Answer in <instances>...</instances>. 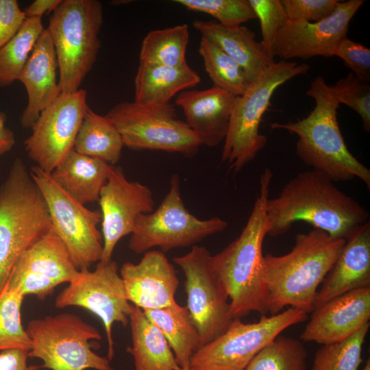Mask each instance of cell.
<instances>
[{
    "label": "cell",
    "instance_id": "cell-39",
    "mask_svg": "<svg viewBox=\"0 0 370 370\" xmlns=\"http://www.w3.org/2000/svg\"><path fill=\"white\" fill-rule=\"evenodd\" d=\"M288 19L317 22L328 17L338 0H281Z\"/></svg>",
    "mask_w": 370,
    "mask_h": 370
},
{
    "label": "cell",
    "instance_id": "cell-4",
    "mask_svg": "<svg viewBox=\"0 0 370 370\" xmlns=\"http://www.w3.org/2000/svg\"><path fill=\"white\" fill-rule=\"evenodd\" d=\"M315 106L305 118L286 123H273L272 129L288 131L298 136L296 153L306 165L332 182L357 177L370 188V170L348 149L337 120L340 103L331 86L321 76L316 77L306 91Z\"/></svg>",
    "mask_w": 370,
    "mask_h": 370
},
{
    "label": "cell",
    "instance_id": "cell-30",
    "mask_svg": "<svg viewBox=\"0 0 370 370\" xmlns=\"http://www.w3.org/2000/svg\"><path fill=\"white\" fill-rule=\"evenodd\" d=\"M188 42L189 29L185 23L151 30L142 41L139 64L171 66L186 64Z\"/></svg>",
    "mask_w": 370,
    "mask_h": 370
},
{
    "label": "cell",
    "instance_id": "cell-18",
    "mask_svg": "<svg viewBox=\"0 0 370 370\" xmlns=\"http://www.w3.org/2000/svg\"><path fill=\"white\" fill-rule=\"evenodd\" d=\"M364 2L339 1L328 17L317 22L288 19L278 34L273 56L285 61L334 56L337 46L347 36L349 22Z\"/></svg>",
    "mask_w": 370,
    "mask_h": 370
},
{
    "label": "cell",
    "instance_id": "cell-17",
    "mask_svg": "<svg viewBox=\"0 0 370 370\" xmlns=\"http://www.w3.org/2000/svg\"><path fill=\"white\" fill-rule=\"evenodd\" d=\"M65 246L53 229L19 257L5 285L23 295L44 300L55 288L78 274Z\"/></svg>",
    "mask_w": 370,
    "mask_h": 370
},
{
    "label": "cell",
    "instance_id": "cell-42",
    "mask_svg": "<svg viewBox=\"0 0 370 370\" xmlns=\"http://www.w3.org/2000/svg\"><path fill=\"white\" fill-rule=\"evenodd\" d=\"M29 352L21 349L0 351V370H27Z\"/></svg>",
    "mask_w": 370,
    "mask_h": 370
},
{
    "label": "cell",
    "instance_id": "cell-45",
    "mask_svg": "<svg viewBox=\"0 0 370 370\" xmlns=\"http://www.w3.org/2000/svg\"><path fill=\"white\" fill-rule=\"evenodd\" d=\"M362 370H370V359L368 358Z\"/></svg>",
    "mask_w": 370,
    "mask_h": 370
},
{
    "label": "cell",
    "instance_id": "cell-37",
    "mask_svg": "<svg viewBox=\"0 0 370 370\" xmlns=\"http://www.w3.org/2000/svg\"><path fill=\"white\" fill-rule=\"evenodd\" d=\"M339 103L345 104L360 116L363 130L370 131V85L352 73L331 86Z\"/></svg>",
    "mask_w": 370,
    "mask_h": 370
},
{
    "label": "cell",
    "instance_id": "cell-3",
    "mask_svg": "<svg viewBox=\"0 0 370 370\" xmlns=\"http://www.w3.org/2000/svg\"><path fill=\"white\" fill-rule=\"evenodd\" d=\"M272 177L271 169L266 168L260 175L259 193L241 234L212 256L213 269L230 299L233 319L251 312L268 313L262 245L269 229L266 206Z\"/></svg>",
    "mask_w": 370,
    "mask_h": 370
},
{
    "label": "cell",
    "instance_id": "cell-43",
    "mask_svg": "<svg viewBox=\"0 0 370 370\" xmlns=\"http://www.w3.org/2000/svg\"><path fill=\"white\" fill-rule=\"evenodd\" d=\"M62 0H35L23 12L26 18H41L43 14L53 12Z\"/></svg>",
    "mask_w": 370,
    "mask_h": 370
},
{
    "label": "cell",
    "instance_id": "cell-26",
    "mask_svg": "<svg viewBox=\"0 0 370 370\" xmlns=\"http://www.w3.org/2000/svg\"><path fill=\"white\" fill-rule=\"evenodd\" d=\"M200 81L188 64L177 66L139 64L134 79V101L167 104L175 95L196 86Z\"/></svg>",
    "mask_w": 370,
    "mask_h": 370
},
{
    "label": "cell",
    "instance_id": "cell-13",
    "mask_svg": "<svg viewBox=\"0 0 370 370\" xmlns=\"http://www.w3.org/2000/svg\"><path fill=\"white\" fill-rule=\"evenodd\" d=\"M212 256L205 247L193 245L187 254L173 259L184 275L186 308L201 346L225 332L234 319L227 294L213 269Z\"/></svg>",
    "mask_w": 370,
    "mask_h": 370
},
{
    "label": "cell",
    "instance_id": "cell-29",
    "mask_svg": "<svg viewBox=\"0 0 370 370\" xmlns=\"http://www.w3.org/2000/svg\"><path fill=\"white\" fill-rule=\"evenodd\" d=\"M123 147L122 137L112 121L107 115L101 116L88 108L73 149L114 166L120 160Z\"/></svg>",
    "mask_w": 370,
    "mask_h": 370
},
{
    "label": "cell",
    "instance_id": "cell-8",
    "mask_svg": "<svg viewBox=\"0 0 370 370\" xmlns=\"http://www.w3.org/2000/svg\"><path fill=\"white\" fill-rule=\"evenodd\" d=\"M32 341L29 356L41 359L51 370H115L108 358L95 353L90 341L101 336L79 316L62 313L31 320L26 328Z\"/></svg>",
    "mask_w": 370,
    "mask_h": 370
},
{
    "label": "cell",
    "instance_id": "cell-36",
    "mask_svg": "<svg viewBox=\"0 0 370 370\" xmlns=\"http://www.w3.org/2000/svg\"><path fill=\"white\" fill-rule=\"evenodd\" d=\"M175 3L192 11L210 15L217 23L234 27L256 19L248 0H175Z\"/></svg>",
    "mask_w": 370,
    "mask_h": 370
},
{
    "label": "cell",
    "instance_id": "cell-7",
    "mask_svg": "<svg viewBox=\"0 0 370 370\" xmlns=\"http://www.w3.org/2000/svg\"><path fill=\"white\" fill-rule=\"evenodd\" d=\"M309 69L295 61L275 62L236 97L221 154V162H228L230 171H241L264 147L267 138L260 133V125L275 90Z\"/></svg>",
    "mask_w": 370,
    "mask_h": 370
},
{
    "label": "cell",
    "instance_id": "cell-22",
    "mask_svg": "<svg viewBox=\"0 0 370 370\" xmlns=\"http://www.w3.org/2000/svg\"><path fill=\"white\" fill-rule=\"evenodd\" d=\"M236 96L216 86L180 92L175 104L202 145L213 147L225 138Z\"/></svg>",
    "mask_w": 370,
    "mask_h": 370
},
{
    "label": "cell",
    "instance_id": "cell-2",
    "mask_svg": "<svg viewBox=\"0 0 370 370\" xmlns=\"http://www.w3.org/2000/svg\"><path fill=\"white\" fill-rule=\"evenodd\" d=\"M345 243L319 229L299 233L293 249L282 256H264L263 279L268 312L275 314L286 306L310 313L318 287L332 267Z\"/></svg>",
    "mask_w": 370,
    "mask_h": 370
},
{
    "label": "cell",
    "instance_id": "cell-38",
    "mask_svg": "<svg viewBox=\"0 0 370 370\" xmlns=\"http://www.w3.org/2000/svg\"><path fill=\"white\" fill-rule=\"evenodd\" d=\"M248 1L260 23V43L265 53L274 59L273 49L278 34L288 19L281 0Z\"/></svg>",
    "mask_w": 370,
    "mask_h": 370
},
{
    "label": "cell",
    "instance_id": "cell-14",
    "mask_svg": "<svg viewBox=\"0 0 370 370\" xmlns=\"http://www.w3.org/2000/svg\"><path fill=\"white\" fill-rule=\"evenodd\" d=\"M56 299L58 308L69 306L84 308L103 322L108 341V358L114 356L112 326L129 323L132 305L127 299L123 280L114 260L99 261L93 271H79Z\"/></svg>",
    "mask_w": 370,
    "mask_h": 370
},
{
    "label": "cell",
    "instance_id": "cell-20",
    "mask_svg": "<svg viewBox=\"0 0 370 370\" xmlns=\"http://www.w3.org/2000/svg\"><path fill=\"white\" fill-rule=\"evenodd\" d=\"M120 276L127 300L143 310L176 302L179 280L173 265L162 251H147L136 264L125 262Z\"/></svg>",
    "mask_w": 370,
    "mask_h": 370
},
{
    "label": "cell",
    "instance_id": "cell-15",
    "mask_svg": "<svg viewBox=\"0 0 370 370\" xmlns=\"http://www.w3.org/2000/svg\"><path fill=\"white\" fill-rule=\"evenodd\" d=\"M86 90L62 92L39 115L25 140L29 158L47 173L73 149L84 114L89 108Z\"/></svg>",
    "mask_w": 370,
    "mask_h": 370
},
{
    "label": "cell",
    "instance_id": "cell-40",
    "mask_svg": "<svg viewBox=\"0 0 370 370\" xmlns=\"http://www.w3.org/2000/svg\"><path fill=\"white\" fill-rule=\"evenodd\" d=\"M334 56L341 58L352 73L359 79L370 81V50L347 36L338 44Z\"/></svg>",
    "mask_w": 370,
    "mask_h": 370
},
{
    "label": "cell",
    "instance_id": "cell-41",
    "mask_svg": "<svg viewBox=\"0 0 370 370\" xmlns=\"http://www.w3.org/2000/svg\"><path fill=\"white\" fill-rule=\"evenodd\" d=\"M25 18L16 0H0V49L16 35Z\"/></svg>",
    "mask_w": 370,
    "mask_h": 370
},
{
    "label": "cell",
    "instance_id": "cell-46",
    "mask_svg": "<svg viewBox=\"0 0 370 370\" xmlns=\"http://www.w3.org/2000/svg\"><path fill=\"white\" fill-rule=\"evenodd\" d=\"M27 370H38V367L36 366H30L27 367Z\"/></svg>",
    "mask_w": 370,
    "mask_h": 370
},
{
    "label": "cell",
    "instance_id": "cell-10",
    "mask_svg": "<svg viewBox=\"0 0 370 370\" xmlns=\"http://www.w3.org/2000/svg\"><path fill=\"white\" fill-rule=\"evenodd\" d=\"M118 129L124 146L132 150H158L195 156L202 145L175 107L122 101L106 114Z\"/></svg>",
    "mask_w": 370,
    "mask_h": 370
},
{
    "label": "cell",
    "instance_id": "cell-34",
    "mask_svg": "<svg viewBox=\"0 0 370 370\" xmlns=\"http://www.w3.org/2000/svg\"><path fill=\"white\" fill-rule=\"evenodd\" d=\"M369 325L343 341L322 345L316 352L311 370H358Z\"/></svg>",
    "mask_w": 370,
    "mask_h": 370
},
{
    "label": "cell",
    "instance_id": "cell-5",
    "mask_svg": "<svg viewBox=\"0 0 370 370\" xmlns=\"http://www.w3.org/2000/svg\"><path fill=\"white\" fill-rule=\"evenodd\" d=\"M51 230L42 194L16 158L0 186V292L22 254Z\"/></svg>",
    "mask_w": 370,
    "mask_h": 370
},
{
    "label": "cell",
    "instance_id": "cell-21",
    "mask_svg": "<svg viewBox=\"0 0 370 370\" xmlns=\"http://www.w3.org/2000/svg\"><path fill=\"white\" fill-rule=\"evenodd\" d=\"M58 71L55 48L48 30L45 29L18 78L28 98L20 119L23 128H32L40 113L62 93Z\"/></svg>",
    "mask_w": 370,
    "mask_h": 370
},
{
    "label": "cell",
    "instance_id": "cell-31",
    "mask_svg": "<svg viewBox=\"0 0 370 370\" xmlns=\"http://www.w3.org/2000/svg\"><path fill=\"white\" fill-rule=\"evenodd\" d=\"M44 30L41 18H26L16 35L0 49V88L18 80Z\"/></svg>",
    "mask_w": 370,
    "mask_h": 370
},
{
    "label": "cell",
    "instance_id": "cell-6",
    "mask_svg": "<svg viewBox=\"0 0 370 370\" xmlns=\"http://www.w3.org/2000/svg\"><path fill=\"white\" fill-rule=\"evenodd\" d=\"M103 21V6L97 0H62L52 12L47 29L56 51L62 92L80 89L92 69Z\"/></svg>",
    "mask_w": 370,
    "mask_h": 370
},
{
    "label": "cell",
    "instance_id": "cell-16",
    "mask_svg": "<svg viewBox=\"0 0 370 370\" xmlns=\"http://www.w3.org/2000/svg\"><path fill=\"white\" fill-rule=\"evenodd\" d=\"M98 202L103 236L100 261L107 262L112 260L118 242L132 234L138 218L153 210L154 200L147 185L130 181L121 166H111Z\"/></svg>",
    "mask_w": 370,
    "mask_h": 370
},
{
    "label": "cell",
    "instance_id": "cell-12",
    "mask_svg": "<svg viewBox=\"0 0 370 370\" xmlns=\"http://www.w3.org/2000/svg\"><path fill=\"white\" fill-rule=\"evenodd\" d=\"M45 200L51 226L79 270L89 269L101 259L103 236L98 225L101 213L92 210L67 194L37 166L29 171Z\"/></svg>",
    "mask_w": 370,
    "mask_h": 370
},
{
    "label": "cell",
    "instance_id": "cell-9",
    "mask_svg": "<svg viewBox=\"0 0 370 370\" xmlns=\"http://www.w3.org/2000/svg\"><path fill=\"white\" fill-rule=\"evenodd\" d=\"M169 184V191L158 207L137 220L128 243L133 252L144 254L154 247L165 252L193 246L227 227V222L219 217L200 219L186 209L177 174L171 176Z\"/></svg>",
    "mask_w": 370,
    "mask_h": 370
},
{
    "label": "cell",
    "instance_id": "cell-33",
    "mask_svg": "<svg viewBox=\"0 0 370 370\" xmlns=\"http://www.w3.org/2000/svg\"><path fill=\"white\" fill-rule=\"evenodd\" d=\"M307 358L300 341L279 335L254 357L245 370H306Z\"/></svg>",
    "mask_w": 370,
    "mask_h": 370
},
{
    "label": "cell",
    "instance_id": "cell-19",
    "mask_svg": "<svg viewBox=\"0 0 370 370\" xmlns=\"http://www.w3.org/2000/svg\"><path fill=\"white\" fill-rule=\"evenodd\" d=\"M300 335L322 345L343 341L370 319V286L356 288L325 302L312 312Z\"/></svg>",
    "mask_w": 370,
    "mask_h": 370
},
{
    "label": "cell",
    "instance_id": "cell-25",
    "mask_svg": "<svg viewBox=\"0 0 370 370\" xmlns=\"http://www.w3.org/2000/svg\"><path fill=\"white\" fill-rule=\"evenodd\" d=\"M111 166L73 149L50 175L71 197L86 205L99 201Z\"/></svg>",
    "mask_w": 370,
    "mask_h": 370
},
{
    "label": "cell",
    "instance_id": "cell-28",
    "mask_svg": "<svg viewBox=\"0 0 370 370\" xmlns=\"http://www.w3.org/2000/svg\"><path fill=\"white\" fill-rule=\"evenodd\" d=\"M143 312L166 338L179 367L189 369L190 359L201 343L186 306L175 302L164 308Z\"/></svg>",
    "mask_w": 370,
    "mask_h": 370
},
{
    "label": "cell",
    "instance_id": "cell-1",
    "mask_svg": "<svg viewBox=\"0 0 370 370\" xmlns=\"http://www.w3.org/2000/svg\"><path fill=\"white\" fill-rule=\"evenodd\" d=\"M266 211L271 236L282 235L295 223L303 221L332 237L346 239L369 221L362 205L314 169L298 173L278 196L269 198Z\"/></svg>",
    "mask_w": 370,
    "mask_h": 370
},
{
    "label": "cell",
    "instance_id": "cell-27",
    "mask_svg": "<svg viewBox=\"0 0 370 370\" xmlns=\"http://www.w3.org/2000/svg\"><path fill=\"white\" fill-rule=\"evenodd\" d=\"M132 346L127 348L134 358L135 370H177L174 354L161 331L143 310L132 305L129 316Z\"/></svg>",
    "mask_w": 370,
    "mask_h": 370
},
{
    "label": "cell",
    "instance_id": "cell-32",
    "mask_svg": "<svg viewBox=\"0 0 370 370\" xmlns=\"http://www.w3.org/2000/svg\"><path fill=\"white\" fill-rule=\"evenodd\" d=\"M199 53L213 86L234 96L244 93L250 82L241 66L210 40L201 38Z\"/></svg>",
    "mask_w": 370,
    "mask_h": 370
},
{
    "label": "cell",
    "instance_id": "cell-23",
    "mask_svg": "<svg viewBox=\"0 0 370 370\" xmlns=\"http://www.w3.org/2000/svg\"><path fill=\"white\" fill-rule=\"evenodd\" d=\"M370 286V222L358 227L343 248L318 290L314 309L350 291Z\"/></svg>",
    "mask_w": 370,
    "mask_h": 370
},
{
    "label": "cell",
    "instance_id": "cell-44",
    "mask_svg": "<svg viewBox=\"0 0 370 370\" xmlns=\"http://www.w3.org/2000/svg\"><path fill=\"white\" fill-rule=\"evenodd\" d=\"M5 114L0 112V156L10 151L15 144L13 132L5 126Z\"/></svg>",
    "mask_w": 370,
    "mask_h": 370
},
{
    "label": "cell",
    "instance_id": "cell-47",
    "mask_svg": "<svg viewBox=\"0 0 370 370\" xmlns=\"http://www.w3.org/2000/svg\"><path fill=\"white\" fill-rule=\"evenodd\" d=\"M177 370H190V369H182L180 367Z\"/></svg>",
    "mask_w": 370,
    "mask_h": 370
},
{
    "label": "cell",
    "instance_id": "cell-24",
    "mask_svg": "<svg viewBox=\"0 0 370 370\" xmlns=\"http://www.w3.org/2000/svg\"><path fill=\"white\" fill-rule=\"evenodd\" d=\"M194 29L236 61L251 82L275 62L264 51L255 33L243 25L223 26L215 21L195 19Z\"/></svg>",
    "mask_w": 370,
    "mask_h": 370
},
{
    "label": "cell",
    "instance_id": "cell-11",
    "mask_svg": "<svg viewBox=\"0 0 370 370\" xmlns=\"http://www.w3.org/2000/svg\"><path fill=\"white\" fill-rule=\"evenodd\" d=\"M304 311L288 307L256 322L234 319L227 330L192 356L190 370H245L254 357L288 328L306 321Z\"/></svg>",
    "mask_w": 370,
    "mask_h": 370
},
{
    "label": "cell",
    "instance_id": "cell-35",
    "mask_svg": "<svg viewBox=\"0 0 370 370\" xmlns=\"http://www.w3.org/2000/svg\"><path fill=\"white\" fill-rule=\"evenodd\" d=\"M23 299V295L6 285L0 292V351L31 349L32 341L21 321Z\"/></svg>",
    "mask_w": 370,
    "mask_h": 370
}]
</instances>
